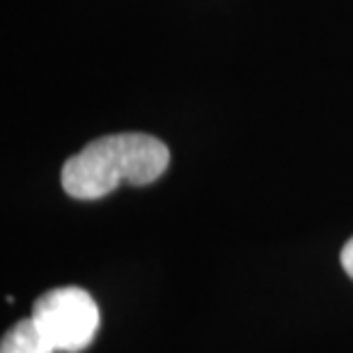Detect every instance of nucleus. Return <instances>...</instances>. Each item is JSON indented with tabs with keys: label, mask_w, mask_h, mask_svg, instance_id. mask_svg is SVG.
<instances>
[{
	"label": "nucleus",
	"mask_w": 353,
	"mask_h": 353,
	"mask_svg": "<svg viewBox=\"0 0 353 353\" xmlns=\"http://www.w3.org/2000/svg\"><path fill=\"white\" fill-rule=\"evenodd\" d=\"M170 165L163 140L147 133H112L92 140L62 165V188L76 200H99L119 183L147 186Z\"/></svg>",
	"instance_id": "obj_1"
},
{
	"label": "nucleus",
	"mask_w": 353,
	"mask_h": 353,
	"mask_svg": "<svg viewBox=\"0 0 353 353\" xmlns=\"http://www.w3.org/2000/svg\"><path fill=\"white\" fill-rule=\"evenodd\" d=\"M32 319L53 342L55 351L79 353L94 340L101 314L85 289L60 287L41 294L34 301Z\"/></svg>",
	"instance_id": "obj_2"
},
{
	"label": "nucleus",
	"mask_w": 353,
	"mask_h": 353,
	"mask_svg": "<svg viewBox=\"0 0 353 353\" xmlns=\"http://www.w3.org/2000/svg\"><path fill=\"white\" fill-rule=\"evenodd\" d=\"M0 353H55V347L39 328V323L28 316L7 330L0 344Z\"/></svg>",
	"instance_id": "obj_3"
},
{
	"label": "nucleus",
	"mask_w": 353,
	"mask_h": 353,
	"mask_svg": "<svg viewBox=\"0 0 353 353\" xmlns=\"http://www.w3.org/2000/svg\"><path fill=\"white\" fill-rule=\"evenodd\" d=\"M342 266H344V271H347V275L353 280V236L349 239L347 243H344V248H342Z\"/></svg>",
	"instance_id": "obj_4"
}]
</instances>
